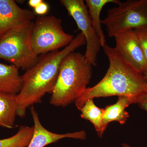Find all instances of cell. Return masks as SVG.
Returning a JSON list of instances; mask_svg holds the SVG:
<instances>
[{
  "label": "cell",
  "mask_w": 147,
  "mask_h": 147,
  "mask_svg": "<svg viewBox=\"0 0 147 147\" xmlns=\"http://www.w3.org/2000/svg\"><path fill=\"white\" fill-rule=\"evenodd\" d=\"M85 36L80 33L61 50L40 55L37 63L21 76V86L16 94L17 115L23 118L27 109L42 102L46 94L53 92L62 62L70 53L86 45Z\"/></svg>",
  "instance_id": "cell-1"
},
{
  "label": "cell",
  "mask_w": 147,
  "mask_h": 147,
  "mask_svg": "<svg viewBox=\"0 0 147 147\" xmlns=\"http://www.w3.org/2000/svg\"><path fill=\"white\" fill-rule=\"evenodd\" d=\"M102 47L109 60V67L100 82L88 88L74 102L79 110L86 100L96 98L126 96L136 104L138 98L147 90V80L144 74L127 61L117 47L107 44Z\"/></svg>",
  "instance_id": "cell-2"
},
{
  "label": "cell",
  "mask_w": 147,
  "mask_h": 147,
  "mask_svg": "<svg viewBox=\"0 0 147 147\" xmlns=\"http://www.w3.org/2000/svg\"><path fill=\"white\" fill-rule=\"evenodd\" d=\"M92 67L82 53L74 52L67 55L61 63L50 104L65 107L81 97L88 88Z\"/></svg>",
  "instance_id": "cell-3"
},
{
  "label": "cell",
  "mask_w": 147,
  "mask_h": 147,
  "mask_svg": "<svg viewBox=\"0 0 147 147\" xmlns=\"http://www.w3.org/2000/svg\"><path fill=\"white\" fill-rule=\"evenodd\" d=\"M33 22L10 30L0 37V59L26 71L39 59L32 45Z\"/></svg>",
  "instance_id": "cell-4"
},
{
  "label": "cell",
  "mask_w": 147,
  "mask_h": 147,
  "mask_svg": "<svg viewBox=\"0 0 147 147\" xmlns=\"http://www.w3.org/2000/svg\"><path fill=\"white\" fill-rule=\"evenodd\" d=\"M74 36L64 31L62 21L54 16H38L31 33L32 46L37 55L57 51L69 45Z\"/></svg>",
  "instance_id": "cell-5"
},
{
  "label": "cell",
  "mask_w": 147,
  "mask_h": 147,
  "mask_svg": "<svg viewBox=\"0 0 147 147\" xmlns=\"http://www.w3.org/2000/svg\"><path fill=\"white\" fill-rule=\"evenodd\" d=\"M108 35L147 26V0H127L109 9L101 20Z\"/></svg>",
  "instance_id": "cell-6"
},
{
  "label": "cell",
  "mask_w": 147,
  "mask_h": 147,
  "mask_svg": "<svg viewBox=\"0 0 147 147\" xmlns=\"http://www.w3.org/2000/svg\"><path fill=\"white\" fill-rule=\"evenodd\" d=\"M60 3L73 18L85 36L86 44L85 57L92 66H96L98 55L102 47L93 27L85 2L84 0H61Z\"/></svg>",
  "instance_id": "cell-7"
},
{
  "label": "cell",
  "mask_w": 147,
  "mask_h": 147,
  "mask_svg": "<svg viewBox=\"0 0 147 147\" xmlns=\"http://www.w3.org/2000/svg\"><path fill=\"white\" fill-rule=\"evenodd\" d=\"M112 37L115 38V47L121 51L127 61L140 73H144L147 69V63L134 30L118 32Z\"/></svg>",
  "instance_id": "cell-8"
},
{
  "label": "cell",
  "mask_w": 147,
  "mask_h": 147,
  "mask_svg": "<svg viewBox=\"0 0 147 147\" xmlns=\"http://www.w3.org/2000/svg\"><path fill=\"white\" fill-rule=\"evenodd\" d=\"M34 11L21 8L13 0H0V37L12 29L28 25L35 18Z\"/></svg>",
  "instance_id": "cell-9"
},
{
  "label": "cell",
  "mask_w": 147,
  "mask_h": 147,
  "mask_svg": "<svg viewBox=\"0 0 147 147\" xmlns=\"http://www.w3.org/2000/svg\"><path fill=\"white\" fill-rule=\"evenodd\" d=\"M30 109L34 126L32 139L27 147H45L65 138L80 140H85L86 138V133L83 130L63 134H57L49 131L42 125L38 114L34 106H31Z\"/></svg>",
  "instance_id": "cell-10"
},
{
  "label": "cell",
  "mask_w": 147,
  "mask_h": 147,
  "mask_svg": "<svg viewBox=\"0 0 147 147\" xmlns=\"http://www.w3.org/2000/svg\"><path fill=\"white\" fill-rule=\"evenodd\" d=\"M134 103L133 99L126 96H119L117 102L106 106L104 109L103 127L105 131L110 122L117 121L124 124L129 117V114L125 109Z\"/></svg>",
  "instance_id": "cell-11"
},
{
  "label": "cell",
  "mask_w": 147,
  "mask_h": 147,
  "mask_svg": "<svg viewBox=\"0 0 147 147\" xmlns=\"http://www.w3.org/2000/svg\"><path fill=\"white\" fill-rule=\"evenodd\" d=\"M19 68L13 65L0 63V92L17 94L21 86Z\"/></svg>",
  "instance_id": "cell-12"
},
{
  "label": "cell",
  "mask_w": 147,
  "mask_h": 147,
  "mask_svg": "<svg viewBox=\"0 0 147 147\" xmlns=\"http://www.w3.org/2000/svg\"><path fill=\"white\" fill-rule=\"evenodd\" d=\"M17 110L16 94L0 92V127L13 128Z\"/></svg>",
  "instance_id": "cell-13"
},
{
  "label": "cell",
  "mask_w": 147,
  "mask_h": 147,
  "mask_svg": "<svg viewBox=\"0 0 147 147\" xmlns=\"http://www.w3.org/2000/svg\"><path fill=\"white\" fill-rule=\"evenodd\" d=\"M119 0H86L85 3L88 8L92 24L96 34L100 39L102 47L106 44L105 35L102 28L100 15L102 8L107 4H119Z\"/></svg>",
  "instance_id": "cell-14"
},
{
  "label": "cell",
  "mask_w": 147,
  "mask_h": 147,
  "mask_svg": "<svg viewBox=\"0 0 147 147\" xmlns=\"http://www.w3.org/2000/svg\"><path fill=\"white\" fill-rule=\"evenodd\" d=\"M93 99L91 98L86 100L79 110L81 112V117L92 124L98 137L101 138L105 131L103 127L104 109L96 106Z\"/></svg>",
  "instance_id": "cell-15"
},
{
  "label": "cell",
  "mask_w": 147,
  "mask_h": 147,
  "mask_svg": "<svg viewBox=\"0 0 147 147\" xmlns=\"http://www.w3.org/2000/svg\"><path fill=\"white\" fill-rule=\"evenodd\" d=\"M33 131L34 126L21 125L17 133L13 136L0 139V147H27Z\"/></svg>",
  "instance_id": "cell-16"
},
{
  "label": "cell",
  "mask_w": 147,
  "mask_h": 147,
  "mask_svg": "<svg viewBox=\"0 0 147 147\" xmlns=\"http://www.w3.org/2000/svg\"><path fill=\"white\" fill-rule=\"evenodd\" d=\"M142 47L147 63V26L134 30Z\"/></svg>",
  "instance_id": "cell-17"
},
{
  "label": "cell",
  "mask_w": 147,
  "mask_h": 147,
  "mask_svg": "<svg viewBox=\"0 0 147 147\" xmlns=\"http://www.w3.org/2000/svg\"><path fill=\"white\" fill-rule=\"evenodd\" d=\"M49 10V5L47 3L42 1L39 5L34 9V12L35 14L42 16L46 14Z\"/></svg>",
  "instance_id": "cell-18"
},
{
  "label": "cell",
  "mask_w": 147,
  "mask_h": 147,
  "mask_svg": "<svg viewBox=\"0 0 147 147\" xmlns=\"http://www.w3.org/2000/svg\"><path fill=\"white\" fill-rule=\"evenodd\" d=\"M136 104L147 113V90L138 98Z\"/></svg>",
  "instance_id": "cell-19"
},
{
  "label": "cell",
  "mask_w": 147,
  "mask_h": 147,
  "mask_svg": "<svg viewBox=\"0 0 147 147\" xmlns=\"http://www.w3.org/2000/svg\"><path fill=\"white\" fill-rule=\"evenodd\" d=\"M42 1V0H30L28 1V4L31 7L34 9Z\"/></svg>",
  "instance_id": "cell-20"
},
{
  "label": "cell",
  "mask_w": 147,
  "mask_h": 147,
  "mask_svg": "<svg viewBox=\"0 0 147 147\" xmlns=\"http://www.w3.org/2000/svg\"><path fill=\"white\" fill-rule=\"evenodd\" d=\"M122 146L123 147H132L130 146L127 144H126V143H124V144H123Z\"/></svg>",
  "instance_id": "cell-21"
},
{
  "label": "cell",
  "mask_w": 147,
  "mask_h": 147,
  "mask_svg": "<svg viewBox=\"0 0 147 147\" xmlns=\"http://www.w3.org/2000/svg\"><path fill=\"white\" fill-rule=\"evenodd\" d=\"M143 74H144V76H145V78H146V79L147 80V69L143 73Z\"/></svg>",
  "instance_id": "cell-22"
}]
</instances>
